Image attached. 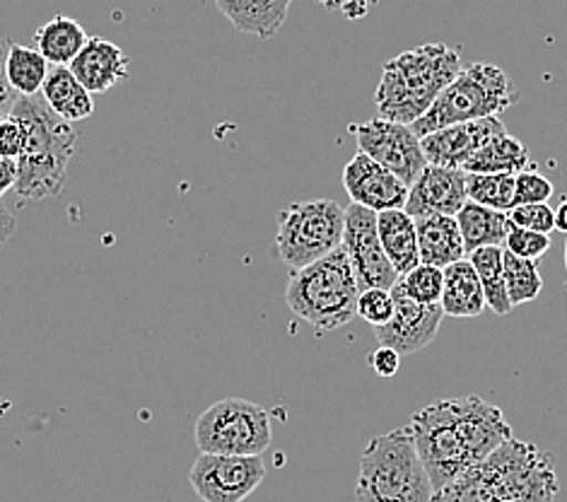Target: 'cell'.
Wrapping results in <instances>:
<instances>
[{
	"mask_svg": "<svg viewBox=\"0 0 567 502\" xmlns=\"http://www.w3.org/2000/svg\"><path fill=\"white\" fill-rule=\"evenodd\" d=\"M558 488L556 457L534 442L509 438L444 485L432 502H553Z\"/></svg>",
	"mask_w": 567,
	"mask_h": 502,
	"instance_id": "1",
	"label": "cell"
},
{
	"mask_svg": "<svg viewBox=\"0 0 567 502\" xmlns=\"http://www.w3.org/2000/svg\"><path fill=\"white\" fill-rule=\"evenodd\" d=\"M24 143L18 157V194L22 201H44L59 196L69 182V165L78 147V131L61 119L39 94L18 98L12 106Z\"/></svg>",
	"mask_w": 567,
	"mask_h": 502,
	"instance_id": "2",
	"label": "cell"
},
{
	"mask_svg": "<svg viewBox=\"0 0 567 502\" xmlns=\"http://www.w3.org/2000/svg\"><path fill=\"white\" fill-rule=\"evenodd\" d=\"M462 53L442 42L399 53L384 63L374 92L377 112L399 124H415L462 71Z\"/></svg>",
	"mask_w": 567,
	"mask_h": 502,
	"instance_id": "3",
	"label": "cell"
},
{
	"mask_svg": "<svg viewBox=\"0 0 567 502\" xmlns=\"http://www.w3.org/2000/svg\"><path fill=\"white\" fill-rule=\"evenodd\" d=\"M360 285L343 244L323 259L290 270L286 303L292 315L319 331H336L358 317Z\"/></svg>",
	"mask_w": 567,
	"mask_h": 502,
	"instance_id": "4",
	"label": "cell"
},
{
	"mask_svg": "<svg viewBox=\"0 0 567 502\" xmlns=\"http://www.w3.org/2000/svg\"><path fill=\"white\" fill-rule=\"evenodd\" d=\"M355 498L358 502H432L435 498L409 426L377 436L364 447Z\"/></svg>",
	"mask_w": 567,
	"mask_h": 502,
	"instance_id": "5",
	"label": "cell"
},
{
	"mask_svg": "<svg viewBox=\"0 0 567 502\" xmlns=\"http://www.w3.org/2000/svg\"><path fill=\"white\" fill-rule=\"evenodd\" d=\"M517 100L519 90L503 68L491 63H468L462 65V71L440 92L430 110L411 126L423 139L432 131L462 124V121L499 116L512 104H517Z\"/></svg>",
	"mask_w": 567,
	"mask_h": 502,
	"instance_id": "6",
	"label": "cell"
},
{
	"mask_svg": "<svg viewBox=\"0 0 567 502\" xmlns=\"http://www.w3.org/2000/svg\"><path fill=\"white\" fill-rule=\"evenodd\" d=\"M346 208L331 198L292 203L280 213L276 254L290 270L305 268L343 244Z\"/></svg>",
	"mask_w": 567,
	"mask_h": 502,
	"instance_id": "7",
	"label": "cell"
},
{
	"mask_svg": "<svg viewBox=\"0 0 567 502\" xmlns=\"http://www.w3.org/2000/svg\"><path fill=\"white\" fill-rule=\"evenodd\" d=\"M194 438L200 452L261 457L274 440L271 416L247 399H220L198 416Z\"/></svg>",
	"mask_w": 567,
	"mask_h": 502,
	"instance_id": "8",
	"label": "cell"
},
{
	"mask_svg": "<svg viewBox=\"0 0 567 502\" xmlns=\"http://www.w3.org/2000/svg\"><path fill=\"white\" fill-rule=\"evenodd\" d=\"M409 428L435 493L474 467L456 436L450 399L425 406L411 418Z\"/></svg>",
	"mask_w": 567,
	"mask_h": 502,
	"instance_id": "9",
	"label": "cell"
},
{
	"mask_svg": "<svg viewBox=\"0 0 567 502\" xmlns=\"http://www.w3.org/2000/svg\"><path fill=\"white\" fill-rule=\"evenodd\" d=\"M266 479L261 457L200 452L188 483L204 502H245Z\"/></svg>",
	"mask_w": 567,
	"mask_h": 502,
	"instance_id": "10",
	"label": "cell"
},
{
	"mask_svg": "<svg viewBox=\"0 0 567 502\" xmlns=\"http://www.w3.org/2000/svg\"><path fill=\"white\" fill-rule=\"evenodd\" d=\"M350 133L355 135L360 153L370 155L380 162L386 170L394 172L403 184H413V180L421 174L427 165L421 135L413 131L409 124H399V121L389 119H370L362 124L350 126Z\"/></svg>",
	"mask_w": 567,
	"mask_h": 502,
	"instance_id": "11",
	"label": "cell"
},
{
	"mask_svg": "<svg viewBox=\"0 0 567 502\" xmlns=\"http://www.w3.org/2000/svg\"><path fill=\"white\" fill-rule=\"evenodd\" d=\"M343 249L358 276L360 290L364 288H394L399 280L396 268L391 266L389 256L384 254L380 233H377V213L350 203L346 208L343 223Z\"/></svg>",
	"mask_w": 567,
	"mask_h": 502,
	"instance_id": "12",
	"label": "cell"
},
{
	"mask_svg": "<svg viewBox=\"0 0 567 502\" xmlns=\"http://www.w3.org/2000/svg\"><path fill=\"white\" fill-rule=\"evenodd\" d=\"M394 295V317L384 327H377L374 336L380 346L394 348L399 356H413L427 348L440 331L444 319L442 305H421L403 293L399 280L391 288Z\"/></svg>",
	"mask_w": 567,
	"mask_h": 502,
	"instance_id": "13",
	"label": "cell"
},
{
	"mask_svg": "<svg viewBox=\"0 0 567 502\" xmlns=\"http://www.w3.org/2000/svg\"><path fill=\"white\" fill-rule=\"evenodd\" d=\"M456 436L462 440L471 464H478L499 444L512 438L507 418L497 406L483 401L481 397L450 399Z\"/></svg>",
	"mask_w": 567,
	"mask_h": 502,
	"instance_id": "14",
	"label": "cell"
},
{
	"mask_svg": "<svg viewBox=\"0 0 567 502\" xmlns=\"http://www.w3.org/2000/svg\"><path fill=\"white\" fill-rule=\"evenodd\" d=\"M343 186L350 203H360L374 213L403 208L409 198V184H403L394 172L364 153L353 155L346 165Z\"/></svg>",
	"mask_w": 567,
	"mask_h": 502,
	"instance_id": "15",
	"label": "cell"
},
{
	"mask_svg": "<svg viewBox=\"0 0 567 502\" xmlns=\"http://www.w3.org/2000/svg\"><path fill=\"white\" fill-rule=\"evenodd\" d=\"M466 196V172L454 167L425 165L409 186L406 211L411 218L421 215H456L462 211Z\"/></svg>",
	"mask_w": 567,
	"mask_h": 502,
	"instance_id": "16",
	"label": "cell"
},
{
	"mask_svg": "<svg viewBox=\"0 0 567 502\" xmlns=\"http://www.w3.org/2000/svg\"><path fill=\"white\" fill-rule=\"evenodd\" d=\"M499 131H505V124L499 121V116L462 121V124H452L423 135L421 145L427 165L464 170L471 155H474L491 135Z\"/></svg>",
	"mask_w": 567,
	"mask_h": 502,
	"instance_id": "17",
	"label": "cell"
},
{
	"mask_svg": "<svg viewBox=\"0 0 567 502\" xmlns=\"http://www.w3.org/2000/svg\"><path fill=\"white\" fill-rule=\"evenodd\" d=\"M69 68L92 94L124 85L131 73L126 51L104 37H90Z\"/></svg>",
	"mask_w": 567,
	"mask_h": 502,
	"instance_id": "18",
	"label": "cell"
},
{
	"mask_svg": "<svg viewBox=\"0 0 567 502\" xmlns=\"http://www.w3.org/2000/svg\"><path fill=\"white\" fill-rule=\"evenodd\" d=\"M415 235L421 264L447 268L466 259L464 237L454 215H421L415 218Z\"/></svg>",
	"mask_w": 567,
	"mask_h": 502,
	"instance_id": "19",
	"label": "cell"
},
{
	"mask_svg": "<svg viewBox=\"0 0 567 502\" xmlns=\"http://www.w3.org/2000/svg\"><path fill=\"white\" fill-rule=\"evenodd\" d=\"M215 3L237 32L271 39L286 24L292 0H215Z\"/></svg>",
	"mask_w": 567,
	"mask_h": 502,
	"instance_id": "20",
	"label": "cell"
},
{
	"mask_svg": "<svg viewBox=\"0 0 567 502\" xmlns=\"http://www.w3.org/2000/svg\"><path fill=\"white\" fill-rule=\"evenodd\" d=\"M444 270V288H442V309L444 315L456 317V319H468L478 317L488 309L485 303L483 285L478 280L476 268L471 266L468 259L454 262Z\"/></svg>",
	"mask_w": 567,
	"mask_h": 502,
	"instance_id": "21",
	"label": "cell"
},
{
	"mask_svg": "<svg viewBox=\"0 0 567 502\" xmlns=\"http://www.w3.org/2000/svg\"><path fill=\"white\" fill-rule=\"evenodd\" d=\"M377 233H380L384 254L389 256L391 266L396 274L403 276L411 268L421 264V254H417V235H415V218L403 208H391L377 213Z\"/></svg>",
	"mask_w": 567,
	"mask_h": 502,
	"instance_id": "22",
	"label": "cell"
},
{
	"mask_svg": "<svg viewBox=\"0 0 567 502\" xmlns=\"http://www.w3.org/2000/svg\"><path fill=\"white\" fill-rule=\"evenodd\" d=\"M44 102L65 121H85L94 114L92 92L80 83L69 65L49 68V75L42 85Z\"/></svg>",
	"mask_w": 567,
	"mask_h": 502,
	"instance_id": "23",
	"label": "cell"
},
{
	"mask_svg": "<svg viewBox=\"0 0 567 502\" xmlns=\"http://www.w3.org/2000/svg\"><path fill=\"white\" fill-rule=\"evenodd\" d=\"M529 167V147L515 135H509L507 129L491 135L478 151L471 155V160L464 165V172H478V174H517Z\"/></svg>",
	"mask_w": 567,
	"mask_h": 502,
	"instance_id": "24",
	"label": "cell"
},
{
	"mask_svg": "<svg viewBox=\"0 0 567 502\" xmlns=\"http://www.w3.org/2000/svg\"><path fill=\"white\" fill-rule=\"evenodd\" d=\"M87 39L90 37L85 27L69 16L51 18L34 32V44L39 53L53 65H71Z\"/></svg>",
	"mask_w": 567,
	"mask_h": 502,
	"instance_id": "25",
	"label": "cell"
},
{
	"mask_svg": "<svg viewBox=\"0 0 567 502\" xmlns=\"http://www.w3.org/2000/svg\"><path fill=\"white\" fill-rule=\"evenodd\" d=\"M454 218L458 229H462L466 254L478 247H491V244L493 247H503L509 223L507 213L481 206L476 201H466Z\"/></svg>",
	"mask_w": 567,
	"mask_h": 502,
	"instance_id": "26",
	"label": "cell"
},
{
	"mask_svg": "<svg viewBox=\"0 0 567 502\" xmlns=\"http://www.w3.org/2000/svg\"><path fill=\"white\" fill-rule=\"evenodd\" d=\"M468 262L476 268L488 309H493L499 317L509 315L515 307H512L509 297H507L503 247H493V244L491 247H478L474 252H468Z\"/></svg>",
	"mask_w": 567,
	"mask_h": 502,
	"instance_id": "27",
	"label": "cell"
},
{
	"mask_svg": "<svg viewBox=\"0 0 567 502\" xmlns=\"http://www.w3.org/2000/svg\"><path fill=\"white\" fill-rule=\"evenodd\" d=\"M6 75H8L10 88L16 90L20 98H27V94H39L49 75V61L39 53V49L10 44L8 59H6Z\"/></svg>",
	"mask_w": 567,
	"mask_h": 502,
	"instance_id": "28",
	"label": "cell"
},
{
	"mask_svg": "<svg viewBox=\"0 0 567 502\" xmlns=\"http://www.w3.org/2000/svg\"><path fill=\"white\" fill-rule=\"evenodd\" d=\"M466 196L468 201L481 203V206L507 213L515 206V174L466 172Z\"/></svg>",
	"mask_w": 567,
	"mask_h": 502,
	"instance_id": "29",
	"label": "cell"
},
{
	"mask_svg": "<svg viewBox=\"0 0 567 502\" xmlns=\"http://www.w3.org/2000/svg\"><path fill=\"white\" fill-rule=\"evenodd\" d=\"M503 264H505L507 297H509L512 307L532 303L538 295H542L544 278H542V270H538L536 262L522 259V256L503 249Z\"/></svg>",
	"mask_w": 567,
	"mask_h": 502,
	"instance_id": "30",
	"label": "cell"
},
{
	"mask_svg": "<svg viewBox=\"0 0 567 502\" xmlns=\"http://www.w3.org/2000/svg\"><path fill=\"white\" fill-rule=\"evenodd\" d=\"M399 285L415 303L440 305L444 288V270L430 264H417L409 274L399 276Z\"/></svg>",
	"mask_w": 567,
	"mask_h": 502,
	"instance_id": "31",
	"label": "cell"
},
{
	"mask_svg": "<svg viewBox=\"0 0 567 502\" xmlns=\"http://www.w3.org/2000/svg\"><path fill=\"white\" fill-rule=\"evenodd\" d=\"M505 249L522 256V259L538 262L544 259L550 249V235L534 233V229H524L507 223V235H505Z\"/></svg>",
	"mask_w": 567,
	"mask_h": 502,
	"instance_id": "32",
	"label": "cell"
},
{
	"mask_svg": "<svg viewBox=\"0 0 567 502\" xmlns=\"http://www.w3.org/2000/svg\"><path fill=\"white\" fill-rule=\"evenodd\" d=\"M355 311L370 327H384L394 317V295L386 288H364L358 295Z\"/></svg>",
	"mask_w": 567,
	"mask_h": 502,
	"instance_id": "33",
	"label": "cell"
},
{
	"mask_svg": "<svg viewBox=\"0 0 567 502\" xmlns=\"http://www.w3.org/2000/svg\"><path fill=\"white\" fill-rule=\"evenodd\" d=\"M512 225L534 229V233L550 235L556 229V211L548 203H517L507 211Z\"/></svg>",
	"mask_w": 567,
	"mask_h": 502,
	"instance_id": "34",
	"label": "cell"
},
{
	"mask_svg": "<svg viewBox=\"0 0 567 502\" xmlns=\"http://www.w3.org/2000/svg\"><path fill=\"white\" fill-rule=\"evenodd\" d=\"M553 182L536 167H526L515 174V206L517 203H548Z\"/></svg>",
	"mask_w": 567,
	"mask_h": 502,
	"instance_id": "35",
	"label": "cell"
},
{
	"mask_svg": "<svg viewBox=\"0 0 567 502\" xmlns=\"http://www.w3.org/2000/svg\"><path fill=\"white\" fill-rule=\"evenodd\" d=\"M22 143H24V131L20 121L12 114L0 119V157L18 160L22 153Z\"/></svg>",
	"mask_w": 567,
	"mask_h": 502,
	"instance_id": "36",
	"label": "cell"
},
{
	"mask_svg": "<svg viewBox=\"0 0 567 502\" xmlns=\"http://www.w3.org/2000/svg\"><path fill=\"white\" fill-rule=\"evenodd\" d=\"M10 39L0 34V119L10 116L12 106H16L20 94L10 88L8 83V75H6V59H8V51H10Z\"/></svg>",
	"mask_w": 567,
	"mask_h": 502,
	"instance_id": "37",
	"label": "cell"
},
{
	"mask_svg": "<svg viewBox=\"0 0 567 502\" xmlns=\"http://www.w3.org/2000/svg\"><path fill=\"white\" fill-rule=\"evenodd\" d=\"M368 362H370V368H372V372H374L377 377L389 379V377H394V375L399 372V368H401V356H399V352H396L394 348L380 346L374 352H370Z\"/></svg>",
	"mask_w": 567,
	"mask_h": 502,
	"instance_id": "38",
	"label": "cell"
},
{
	"mask_svg": "<svg viewBox=\"0 0 567 502\" xmlns=\"http://www.w3.org/2000/svg\"><path fill=\"white\" fill-rule=\"evenodd\" d=\"M327 10H339L348 20H360L380 3V0H317Z\"/></svg>",
	"mask_w": 567,
	"mask_h": 502,
	"instance_id": "39",
	"label": "cell"
},
{
	"mask_svg": "<svg viewBox=\"0 0 567 502\" xmlns=\"http://www.w3.org/2000/svg\"><path fill=\"white\" fill-rule=\"evenodd\" d=\"M18 186V160L0 157V198Z\"/></svg>",
	"mask_w": 567,
	"mask_h": 502,
	"instance_id": "40",
	"label": "cell"
},
{
	"mask_svg": "<svg viewBox=\"0 0 567 502\" xmlns=\"http://www.w3.org/2000/svg\"><path fill=\"white\" fill-rule=\"evenodd\" d=\"M16 227H18V221L16 215H12L3 203H0V244H6L12 235H16Z\"/></svg>",
	"mask_w": 567,
	"mask_h": 502,
	"instance_id": "41",
	"label": "cell"
},
{
	"mask_svg": "<svg viewBox=\"0 0 567 502\" xmlns=\"http://www.w3.org/2000/svg\"><path fill=\"white\" fill-rule=\"evenodd\" d=\"M556 229H560V233L567 235V198L560 201L556 208Z\"/></svg>",
	"mask_w": 567,
	"mask_h": 502,
	"instance_id": "42",
	"label": "cell"
},
{
	"mask_svg": "<svg viewBox=\"0 0 567 502\" xmlns=\"http://www.w3.org/2000/svg\"><path fill=\"white\" fill-rule=\"evenodd\" d=\"M565 270H567V242H565Z\"/></svg>",
	"mask_w": 567,
	"mask_h": 502,
	"instance_id": "43",
	"label": "cell"
}]
</instances>
